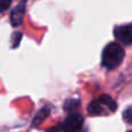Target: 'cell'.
I'll list each match as a JSON object with an SVG mask.
<instances>
[{
  "label": "cell",
  "mask_w": 132,
  "mask_h": 132,
  "mask_svg": "<svg viewBox=\"0 0 132 132\" xmlns=\"http://www.w3.org/2000/svg\"><path fill=\"white\" fill-rule=\"evenodd\" d=\"M12 4V0H0V12H5L9 8Z\"/></svg>",
  "instance_id": "30bf717a"
},
{
  "label": "cell",
  "mask_w": 132,
  "mask_h": 132,
  "mask_svg": "<svg viewBox=\"0 0 132 132\" xmlns=\"http://www.w3.org/2000/svg\"><path fill=\"white\" fill-rule=\"evenodd\" d=\"M48 132H59V129L58 128H52V129H50Z\"/></svg>",
  "instance_id": "8fae6325"
},
{
  "label": "cell",
  "mask_w": 132,
  "mask_h": 132,
  "mask_svg": "<svg viewBox=\"0 0 132 132\" xmlns=\"http://www.w3.org/2000/svg\"><path fill=\"white\" fill-rule=\"evenodd\" d=\"M98 101L101 102V104H102V105H107V108H109V110L111 112L116 111L117 103L112 100L111 96H109V95H101L100 98H98Z\"/></svg>",
  "instance_id": "8992f818"
},
{
  "label": "cell",
  "mask_w": 132,
  "mask_h": 132,
  "mask_svg": "<svg viewBox=\"0 0 132 132\" xmlns=\"http://www.w3.org/2000/svg\"><path fill=\"white\" fill-rule=\"evenodd\" d=\"M125 52L123 48L118 43H109L102 52V65L108 70H114L118 67L119 64L123 62Z\"/></svg>",
  "instance_id": "6da1fadb"
},
{
  "label": "cell",
  "mask_w": 132,
  "mask_h": 132,
  "mask_svg": "<svg viewBox=\"0 0 132 132\" xmlns=\"http://www.w3.org/2000/svg\"><path fill=\"white\" fill-rule=\"evenodd\" d=\"M24 12H26V4L24 2L18 5V6L12 11V13H11V23H12L13 27H19V26L22 23Z\"/></svg>",
  "instance_id": "277c9868"
},
{
  "label": "cell",
  "mask_w": 132,
  "mask_h": 132,
  "mask_svg": "<svg viewBox=\"0 0 132 132\" xmlns=\"http://www.w3.org/2000/svg\"><path fill=\"white\" fill-rule=\"evenodd\" d=\"M49 114H50V108H49V107H45V108H43V109H41L38 111V114L35 116L34 121H32V125H34V126L39 125V124H41L42 122L46 118V117H48Z\"/></svg>",
  "instance_id": "52a82bcc"
},
{
  "label": "cell",
  "mask_w": 132,
  "mask_h": 132,
  "mask_svg": "<svg viewBox=\"0 0 132 132\" xmlns=\"http://www.w3.org/2000/svg\"><path fill=\"white\" fill-rule=\"evenodd\" d=\"M80 105V101L75 100V98H71V100H67L65 102V110L70 112H74V110L77 109L78 107Z\"/></svg>",
  "instance_id": "ba28073f"
},
{
  "label": "cell",
  "mask_w": 132,
  "mask_h": 132,
  "mask_svg": "<svg viewBox=\"0 0 132 132\" xmlns=\"http://www.w3.org/2000/svg\"><path fill=\"white\" fill-rule=\"evenodd\" d=\"M84 124V117L79 112H70L62 125L64 132H78L81 130Z\"/></svg>",
  "instance_id": "7a4b0ae2"
},
{
  "label": "cell",
  "mask_w": 132,
  "mask_h": 132,
  "mask_svg": "<svg viewBox=\"0 0 132 132\" xmlns=\"http://www.w3.org/2000/svg\"><path fill=\"white\" fill-rule=\"evenodd\" d=\"M114 36L122 44L131 45L132 44V23L117 26L114 29Z\"/></svg>",
  "instance_id": "3957f363"
},
{
  "label": "cell",
  "mask_w": 132,
  "mask_h": 132,
  "mask_svg": "<svg viewBox=\"0 0 132 132\" xmlns=\"http://www.w3.org/2000/svg\"><path fill=\"white\" fill-rule=\"evenodd\" d=\"M123 118L125 119L129 124H132V105L129 107L128 109L123 112Z\"/></svg>",
  "instance_id": "9c48e42d"
},
{
  "label": "cell",
  "mask_w": 132,
  "mask_h": 132,
  "mask_svg": "<svg viewBox=\"0 0 132 132\" xmlns=\"http://www.w3.org/2000/svg\"><path fill=\"white\" fill-rule=\"evenodd\" d=\"M128 132H132V130H131V131H128Z\"/></svg>",
  "instance_id": "7c38bea8"
},
{
  "label": "cell",
  "mask_w": 132,
  "mask_h": 132,
  "mask_svg": "<svg viewBox=\"0 0 132 132\" xmlns=\"http://www.w3.org/2000/svg\"><path fill=\"white\" fill-rule=\"evenodd\" d=\"M87 111H88V114L92 115V116H98V115H101L103 112V107L98 100H94L88 104Z\"/></svg>",
  "instance_id": "5b68a950"
}]
</instances>
